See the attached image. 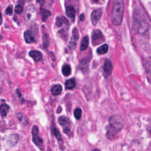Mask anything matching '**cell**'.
<instances>
[{"mask_svg": "<svg viewBox=\"0 0 151 151\" xmlns=\"http://www.w3.org/2000/svg\"><path fill=\"white\" fill-rule=\"evenodd\" d=\"M123 0H115L111 13V21L114 26H118L121 24L123 18Z\"/></svg>", "mask_w": 151, "mask_h": 151, "instance_id": "obj_1", "label": "cell"}, {"mask_svg": "<svg viewBox=\"0 0 151 151\" xmlns=\"http://www.w3.org/2000/svg\"><path fill=\"white\" fill-rule=\"evenodd\" d=\"M133 26L134 29L139 33H144L147 31L148 25L144 13L136 8L134 13Z\"/></svg>", "mask_w": 151, "mask_h": 151, "instance_id": "obj_2", "label": "cell"}, {"mask_svg": "<svg viewBox=\"0 0 151 151\" xmlns=\"http://www.w3.org/2000/svg\"><path fill=\"white\" fill-rule=\"evenodd\" d=\"M109 125L117 129L119 132L123 127V120L122 117L118 115H114L110 117Z\"/></svg>", "mask_w": 151, "mask_h": 151, "instance_id": "obj_3", "label": "cell"}, {"mask_svg": "<svg viewBox=\"0 0 151 151\" xmlns=\"http://www.w3.org/2000/svg\"><path fill=\"white\" fill-rule=\"evenodd\" d=\"M37 11L33 5H30L26 9L25 20L27 24H31L37 18Z\"/></svg>", "mask_w": 151, "mask_h": 151, "instance_id": "obj_4", "label": "cell"}, {"mask_svg": "<svg viewBox=\"0 0 151 151\" xmlns=\"http://www.w3.org/2000/svg\"><path fill=\"white\" fill-rule=\"evenodd\" d=\"M32 136L33 141L40 149H43L44 144L43 140L39 136V130L37 126H34L32 129Z\"/></svg>", "mask_w": 151, "mask_h": 151, "instance_id": "obj_5", "label": "cell"}, {"mask_svg": "<svg viewBox=\"0 0 151 151\" xmlns=\"http://www.w3.org/2000/svg\"><path fill=\"white\" fill-rule=\"evenodd\" d=\"M92 42L93 46H97L105 42V37L101 31L96 30L93 32L92 36Z\"/></svg>", "mask_w": 151, "mask_h": 151, "instance_id": "obj_6", "label": "cell"}, {"mask_svg": "<svg viewBox=\"0 0 151 151\" xmlns=\"http://www.w3.org/2000/svg\"><path fill=\"white\" fill-rule=\"evenodd\" d=\"M102 12L103 11L102 9H97L93 11L91 14V21L93 25L95 26L97 24L99 19L102 17Z\"/></svg>", "mask_w": 151, "mask_h": 151, "instance_id": "obj_7", "label": "cell"}, {"mask_svg": "<svg viewBox=\"0 0 151 151\" xmlns=\"http://www.w3.org/2000/svg\"><path fill=\"white\" fill-rule=\"evenodd\" d=\"M58 123L59 124L63 126V131L64 133L67 134L68 132H70V127L68 126L69 125V120L68 119L67 117L66 116H61L58 119Z\"/></svg>", "mask_w": 151, "mask_h": 151, "instance_id": "obj_8", "label": "cell"}, {"mask_svg": "<svg viewBox=\"0 0 151 151\" xmlns=\"http://www.w3.org/2000/svg\"><path fill=\"white\" fill-rule=\"evenodd\" d=\"M19 137L17 134H12L9 135L7 139V144L9 147H14L18 143Z\"/></svg>", "mask_w": 151, "mask_h": 151, "instance_id": "obj_9", "label": "cell"}, {"mask_svg": "<svg viewBox=\"0 0 151 151\" xmlns=\"http://www.w3.org/2000/svg\"><path fill=\"white\" fill-rule=\"evenodd\" d=\"M78 40H79V32L77 28H75L73 30V35L71 40H70V42L69 43V47L72 49H74L76 47Z\"/></svg>", "mask_w": 151, "mask_h": 151, "instance_id": "obj_10", "label": "cell"}, {"mask_svg": "<svg viewBox=\"0 0 151 151\" xmlns=\"http://www.w3.org/2000/svg\"><path fill=\"white\" fill-rule=\"evenodd\" d=\"M106 130V137L109 140L113 139V138L115 136V135L119 132L117 129H116L115 128H113L112 126L109 125L107 126Z\"/></svg>", "mask_w": 151, "mask_h": 151, "instance_id": "obj_11", "label": "cell"}, {"mask_svg": "<svg viewBox=\"0 0 151 151\" xmlns=\"http://www.w3.org/2000/svg\"><path fill=\"white\" fill-rule=\"evenodd\" d=\"M113 66L112 63L109 60H106L103 66V71L106 77L109 76L112 73Z\"/></svg>", "mask_w": 151, "mask_h": 151, "instance_id": "obj_12", "label": "cell"}, {"mask_svg": "<svg viewBox=\"0 0 151 151\" xmlns=\"http://www.w3.org/2000/svg\"><path fill=\"white\" fill-rule=\"evenodd\" d=\"M30 56L32 57L35 62H40L41 61L43 58V56L41 52L37 50H33L29 53Z\"/></svg>", "mask_w": 151, "mask_h": 151, "instance_id": "obj_13", "label": "cell"}, {"mask_svg": "<svg viewBox=\"0 0 151 151\" xmlns=\"http://www.w3.org/2000/svg\"><path fill=\"white\" fill-rule=\"evenodd\" d=\"M24 37L25 39V41L27 43L30 44V43H33L35 42V38L34 36H33L32 33L30 31H28V30L25 32L24 34Z\"/></svg>", "mask_w": 151, "mask_h": 151, "instance_id": "obj_14", "label": "cell"}, {"mask_svg": "<svg viewBox=\"0 0 151 151\" xmlns=\"http://www.w3.org/2000/svg\"><path fill=\"white\" fill-rule=\"evenodd\" d=\"M63 90L62 86L60 85H54L52 88V93L54 96H58L60 95L62 93Z\"/></svg>", "mask_w": 151, "mask_h": 151, "instance_id": "obj_15", "label": "cell"}, {"mask_svg": "<svg viewBox=\"0 0 151 151\" xmlns=\"http://www.w3.org/2000/svg\"><path fill=\"white\" fill-rule=\"evenodd\" d=\"M66 13L67 17L70 18H73L76 15V11L75 9L73 6H68L66 7Z\"/></svg>", "mask_w": 151, "mask_h": 151, "instance_id": "obj_16", "label": "cell"}, {"mask_svg": "<svg viewBox=\"0 0 151 151\" xmlns=\"http://www.w3.org/2000/svg\"><path fill=\"white\" fill-rule=\"evenodd\" d=\"M76 86V80L74 78L70 79L66 82L65 87L67 90H72Z\"/></svg>", "mask_w": 151, "mask_h": 151, "instance_id": "obj_17", "label": "cell"}, {"mask_svg": "<svg viewBox=\"0 0 151 151\" xmlns=\"http://www.w3.org/2000/svg\"><path fill=\"white\" fill-rule=\"evenodd\" d=\"M17 117L19 121L20 122L22 125L26 126L28 125V119L27 117L22 113H18L17 114Z\"/></svg>", "mask_w": 151, "mask_h": 151, "instance_id": "obj_18", "label": "cell"}, {"mask_svg": "<svg viewBox=\"0 0 151 151\" xmlns=\"http://www.w3.org/2000/svg\"><path fill=\"white\" fill-rule=\"evenodd\" d=\"M40 14H41V15L42 17V19L43 21H46L47 19V18L51 15V13L48 10L44 9L43 8H40Z\"/></svg>", "mask_w": 151, "mask_h": 151, "instance_id": "obj_19", "label": "cell"}, {"mask_svg": "<svg viewBox=\"0 0 151 151\" xmlns=\"http://www.w3.org/2000/svg\"><path fill=\"white\" fill-rule=\"evenodd\" d=\"M9 106L7 104H2L0 106V112H1L2 116L5 117L9 112Z\"/></svg>", "mask_w": 151, "mask_h": 151, "instance_id": "obj_20", "label": "cell"}, {"mask_svg": "<svg viewBox=\"0 0 151 151\" xmlns=\"http://www.w3.org/2000/svg\"><path fill=\"white\" fill-rule=\"evenodd\" d=\"M68 24V22H67V20L66 18L63 17H57L56 18V25L60 27H62L63 26V24Z\"/></svg>", "mask_w": 151, "mask_h": 151, "instance_id": "obj_21", "label": "cell"}, {"mask_svg": "<svg viewBox=\"0 0 151 151\" xmlns=\"http://www.w3.org/2000/svg\"><path fill=\"white\" fill-rule=\"evenodd\" d=\"M89 43V38L87 36H85L82 40L81 47H80V49H81L82 51H85V50H86V48L88 47Z\"/></svg>", "mask_w": 151, "mask_h": 151, "instance_id": "obj_22", "label": "cell"}, {"mask_svg": "<svg viewBox=\"0 0 151 151\" xmlns=\"http://www.w3.org/2000/svg\"><path fill=\"white\" fill-rule=\"evenodd\" d=\"M62 73L64 76H68L70 75L72 72V69L71 67H70L69 65H64L62 67Z\"/></svg>", "mask_w": 151, "mask_h": 151, "instance_id": "obj_23", "label": "cell"}, {"mask_svg": "<svg viewBox=\"0 0 151 151\" xmlns=\"http://www.w3.org/2000/svg\"><path fill=\"white\" fill-rule=\"evenodd\" d=\"M108 51V46L106 44H105L99 47L97 50V52L99 54H106Z\"/></svg>", "mask_w": 151, "mask_h": 151, "instance_id": "obj_24", "label": "cell"}, {"mask_svg": "<svg viewBox=\"0 0 151 151\" xmlns=\"http://www.w3.org/2000/svg\"><path fill=\"white\" fill-rule=\"evenodd\" d=\"M52 131L53 134L55 136V137L58 140H62V135L60 134V132L58 131V130L56 128V127H53L52 128Z\"/></svg>", "mask_w": 151, "mask_h": 151, "instance_id": "obj_25", "label": "cell"}, {"mask_svg": "<svg viewBox=\"0 0 151 151\" xmlns=\"http://www.w3.org/2000/svg\"><path fill=\"white\" fill-rule=\"evenodd\" d=\"M82 115V111L81 109L77 108L74 110V117L76 119L79 120L80 118H81Z\"/></svg>", "mask_w": 151, "mask_h": 151, "instance_id": "obj_26", "label": "cell"}, {"mask_svg": "<svg viewBox=\"0 0 151 151\" xmlns=\"http://www.w3.org/2000/svg\"><path fill=\"white\" fill-rule=\"evenodd\" d=\"M23 11V7L21 5H17L15 8V12L17 14H21Z\"/></svg>", "mask_w": 151, "mask_h": 151, "instance_id": "obj_27", "label": "cell"}, {"mask_svg": "<svg viewBox=\"0 0 151 151\" xmlns=\"http://www.w3.org/2000/svg\"><path fill=\"white\" fill-rule=\"evenodd\" d=\"M49 43V41H48V37L47 35H44L43 36V44H44V47L47 48V47L48 46V44Z\"/></svg>", "mask_w": 151, "mask_h": 151, "instance_id": "obj_28", "label": "cell"}, {"mask_svg": "<svg viewBox=\"0 0 151 151\" xmlns=\"http://www.w3.org/2000/svg\"><path fill=\"white\" fill-rule=\"evenodd\" d=\"M5 13L8 15H11L13 14V6L9 5L5 10Z\"/></svg>", "mask_w": 151, "mask_h": 151, "instance_id": "obj_29", "label": "cell"}, {"mask_svg": "<svg viewBox=\"0 0 151 151\" xmlns=\"http://www.w3.org/2000/svg\"><path fill=\"white\" fill-rule=\"evenodd\" d=\"M80 20H81V21H83V20L85 19V15L83 14H81V15H80Z\"/></svg>", "mask_w": 151, "mask_h": 151, "instance_id": "obj_30", "label": "cell"}, {"mask_svg": "<svg viewBox=\"0 0 151 151\" xmlns=\"http://www.w3.org/2000/svg\"><path fill=\"white\" fill-rule=\"evenodd\" d=\"M58 111H59V113H60V112H62V107H59L58 108V109H57V113H58Z\"/></svg>", "mask_w": 151, "mask_h": 151, "instance_id": "obj_31", "label": "cell"}, {"mask_svg": "<svg viewBox=\"0 0 151 151\" xmlns=\"http://www.w3.org/2000/svg\"><path fill=\"white\" fill-rule=\"evenodd\" d=\"M92 151H100V150L99 149H95L92 150Z\"/></svg>", "mask_w": 151, "mask_h": 151, "instance_id": "obj_32", "label": "cell"}, {"mask_svg": "<svg viewBox=\"0 0 151 151\" xmlns=\"http://www.w3.org/2000/svg\"><path fill=\"white\" fill-rule=\"evenodd\" d=\"M2 18V15H1V11H0V20Z\"/></svg>", "mask_w": 151, "mask_h": 151, "instance_id": "obj_33", "label": "cell"}, {"mask_svg": "<svg viewBox=\"0 0 151 151\" xmlns=\"http://www.w3.org/2000/svg\"><path fill=\"white\" fill-rule=\"evenodd\" d=\"M92 1H93V2H98V1H99V0H92Z\"/></svg>", "mask_w": 151, "mask_h": 151, "instance_id": "obj_34", "label": "cell"}, {"mask_svg": "<svg viewBox=\"0 0 151 151\" xmlns=\"http://www.w3.org/2000/svg\"></svg>", "mask_w": 151, "mask_h": 151, "instance_id": "obj_35", "label": "cell"}]
</instances>
